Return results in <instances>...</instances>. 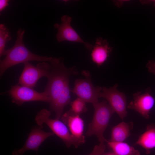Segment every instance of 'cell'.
Listing matches in <instances>:
<instances>
[{
    "label": "cell",
    "instance_id": "14",
    "mask_svg": "<svg viewBox=\"0 0 155 155\" xmlns=\"http://www.w3.org/2000/svg\"><path fill=\"white\" fill-rule=\"evenodd\" d=\"M134 145H139L144 149L147 154L155 148V123L148 125L146 131L139 137Z\"/></svg>",
    "mask_w": 155,
    "mask_h": 155
},
{
    "label": "cell",
    "instance_id": "1",
    "mask_svg": "<svg viewBox=\"0 0 155 155\" xmlns=\"http://www.w3.org/2000/svg\"><path fill=\"white\" fill-rule=\"evenodd\" d=\"M64 59L52 57L46 76L48 81L44 91L49 97L50 108L55 119L61 117L65 107L70 102L69 78L78 73L75 66L67 68Z\"/></svg>",
    "mask_w": 155,
    "mask_h": 155
},
{
    "label": "cell",
    "instance_id": "3",
    "mask_svg": "<svg viewBox=\"0 0 155 155\" xmlns=\"http://www.w3.org/2000/svg\"><path fill=\"white\" fill-rule=\"evenodd\" d=\"M93 105L94 108L93 118L88 125L85 135L88 137L95 135L100 143H104L107 140L104 136V132L115 112L105 100Z\"/></svg>",
    "mask_w": 155,
    "mask_h": 155
},
{
    "label": "cell",
    "instance_id": "15",
    "mask_svg": "<svg viewBox=\"0 0 155 155\" xmlns=\"http://www.w3.org/2000/svg\"><path fill=\"white\" fill-rule=\"evenodd\" d=\"M133 123L132 122H122L112 128L110 141L122 142L131 135L130 131L132 129Z\"/></svg>",
    "mask_w": 155,
    "mask_h": 155
},
{
    "label": "cell",
    "instance_id": "4",
    "mask_svg": "<svg viewBox=\"0 0 155 155\" xmlns=\"http://www.w3.org/2000/svg\"><path fill=\"white\" fill-rule=\"evenodd\" d=\"M51 112L46 109H43L36 115L35 120L38 126L43 127L42 125L46 124L52 132L59 137L69 148L73 145L75 148L78 147L73 137L71 135L67 126L59 119L50 118Z\"/></svg>",
    "mask_w": 155,
    "mask_h": 155
},
{
    "label": "cell",
    "instance_id": "10",
    "mask_svg": "<svg viewBox=\"0 0 155 155\" xmlns=\"http://www.w3.org/2000/svg\"><path fill=\"white\" fill-rule=\"evenodd\" d=\"M151 93L149 88L144 93L140 91L135 93L133 95V100L129 104L127 107L137 112L146 119H149L150 111L155 103L154 98Z\"/></svg>",
    "mask_w": 155,
    "mask_h": 155
},
{
    "label": "cell",
    "instance_id": "18",
    "mask_svg": "<svg viewBox=\"0 0 155 155\" xmlns=\"http://www.w3.org/2000/svg\"><path fill=\"white\" fill-rule=\"evenodd\" d=\"M86 103L82 99L77 98L71 102V108L69 110L75 114L80 115L88 110Z\"/></svg>",
    "mask_w": 155,
    "mask_h": 155
},
{
    "label": "cell",
    "instance_id": "13",
    "mask_svg": "<svg viewBox=\"0 0 155 155\" xmlns=\"http://www.w3.org/2000/svg\"><path fill=\"white\" fill-rule=\"evenodd\" d=\"M113 49L106 40L97 38L91 53L92 61L98 66H100L107 60Z\"/></svg>",
    "mask_w": 155,
    "mask_h": 155
},
{
    "label": "cell",
    "instance_id": "23",
    "mask_svg": "<svg viewBox=\"0 0 155 155\" xmlns=\"http://www.w3.org/2000/svg\"><path fill=\"white\" fill-rule=\"evenodd\" d=\"M102 155H117L113 151H111L108 152H104Z\"/></svg>",
    "mask_w": 155,
    "mask_h": 155
},
{
    "label": "cell",
    "instance_id": "6",
    "mask_svg": "<svg viewBox=\"0 0 155 155\" xmlns=\"http://www.w3.org/2000/svg\"><path fill=\"white\" fill-rule=\"evenodd\" d=\"M13 103L22 105L26 102L41 101L49 102V97L44 91L40 92L33 88L23 86L19 84L12 86L8 91Z\"/></svg>",
    "mask_w": 155,
    "mask_h": 155
},
{
    "label": "cell",
    "instance_id": "11",
    "mask_svg": "<svg viewBox=\"0 0 155 155\" xmlns=\"http://www.w3.org/2000/svg\"><path fill=\"white\" fill-rule=\"evenodd\" d=\"M63 122L67 126L79 147L85 142L83 134L84 124L80 115L73 113L69 110L62 115Z\"/></svg>",
    "mask_w": 155,
    "mask_h": 155
},
{
    "label": "cell",
    "instance_id": "22",
    "mask_svg": "<svg viewBox=\"0 0 155 155\" xmlns=\"http://www.w3.org/2000/svg\"><path fill=\"white\" fill-rule=\"evenodd\" d=\"M142 2V4H152L155 7V0L143 1Z\"/></svg>",
    "mask_w": 155,
    "mask_h": 155
},
{
    "label": "cell",
    "instance_id": "21",
    "mask_svg": "<svg viewBox=\"0 0 155 155\" xmlns=\"http://www.w3.org/2000/svg\"><path fill=\"white\" fill-rule=\"evenodd\" d=\"M9 0H0V12L2 11L5 7L9 5Z\"/></svg>",
    "mask_w": 155,
    "mask_h": 155
},
{
    "label": "cell",
    "instance_id": "17",
    "mask_svg": "<svg viewBox=\"0 0 155 155\" xmlns=\"http://www.w3.org/2000/svg\"><path fill=\"white\" fill-rule=\"evenodd\" d=\"M11 37L10 35L9 29L4 24H0V57L3 55L5 51L6 43L11 40Z\"/></svg>",
    "mask_w": 155,
    "mask_h": 155
},
{
    "label": "cell",
    "instance_id": "19",
    "mask_svg": "<svg viewBox=\"0 0 155 155\" xmlns=\"http://www.w3.org/2000/svg\"><path fill=\"white\" fill-rule=\"evenodd\" d=\"M106 148L104 143H100L94 147L92 152L88 155H102L104 152Z\"/></svg>",
    "mask_w": 155,
    "mask_h": 155
},
{
    "label": "cell",
    "instance_id": "9",
    "mask_svg": "<svg viewBox=\"0 0 155 155\" xmlns=\"http://www.w3.org/2000/svg\"><path fill=\"white\" fill-rule=\"evenodd\" d=\"M71 17L64 15L61 18V23L55 24L54 26L58 32L56 36L57 41L61 42L65 41L78 42L83 44L88 50H92L93 45L88 42H85L80 36L71 25Z\"/></svg>",
    "mask_w": 155,
    "mask_h": 155
},
{
    "label": "cell",
    "instance_id": "5",
    "mask_svg": "<svg viewBox=\"0 0 155 155\" xmlns=\"http://www.w3.org/2000/svg\"><path fill=\"white\" fill-rule=\"evenodd\" d=\"M82 74L85 77V78L76 80L71 91L78 98L82 99L86 102L93 104L98 102V99L100 98V94L102 88L99 86L96 87L93 85L89 71H83Z\"/></svg>",
    "mask_w": 155,
    "mask_h": 155
},
{
    "label": "cell",
    "instance_id": "2",
    "mask_svg": "<svg viewBox=\"0 0 155 155\" xmlns=\"http://www.w3.org/2000/svg\"><path fill=\"white\" fill-rule=\"evenodd\" d=\"M24 33V29H19L14 45L12 47L5 51L3 56L5 57L0 61L1 76L7 69L16 65L30 61L49 62L52 59L51 57L39 56L33 53L28 49L23 42Z\"/></svg>",
    "mask_w": 155,
    "mask_h": 155
},
{
    "label": "cell",
    "instance_id": "7",
    "mask_svg": "<svg viewBox=\"0 0 155 155\" xmlns=\"http://www.w3.org/2000/svg\"><path fill=\"white\" fill-rule=\"evenodd\" d=\"M24 67L19 77L18 84L21 86L33 88L38 80L42 77H46L50 63L42 62L34 66L29 62L23 63Z\"/></svg>",
    "mask_w": 155,
    "mask_h": 155
},
{
    "label": "cell",
    "instance_id": "12",
    "mask_svg": "<svg viewBox=\"0 0 155 155\" xmlns=\"http://www.w3.org/2000/svg\"><path fill=\"white\" fill-rule=\"evenodd\" d=\"M42 128L38 126L32 129L24 146L19 149L13 150L12 153V155H22L25 152L30 150L37 152L43 142L49 137L54 134L53 132L43 131L42 129Z\"/></svg>",
    "mask_w": 155,
    "mask_h": 155
},
{
    "label": "cell",
    "instance_id": "16",
    "mask_svg": "<svg viewBox=\"0 0 155 155\" xmlns=\"http://www.w3.org/2000/svg\"><path fill=\"white\" fill-rule=\"evenodd\" d=\"M108 146L117 155H140V152L127 143L107 140Z\"/></svg>",
    "mask_w": 155,
    "mask_h": 155
},
{
    "label": "cell",
    "instance_id": "8",
    "mask_svg": "<svg viewBox=\"0 0 155 155\" xmlns=\"http://www.w3.org/2000/svg\"><path fill=\"white\" fill-rule=\"evenodd\" d=\"M117 84L109 88H102L100 98H104L120 118L123 119L127 116V100L125 94L117 89Z\"/></svg>",
    "mask_w": 155,
    "mask_h": 155
},
{
    "label": "cell",
    "instance_id": "20",
    "mask_svg": "<svg viewBox=\"0 0 155 155\" xmlns=\"http://www.w3.org/2000/svg\"><path fill=\"white\" fill-rule=\"evenodd\" d=\"M148 71L150 73L155 75V61L151 60L149 61L146 65Z\"/></svg>",
    "mask_w": 155,
    "mask_h": 155
}]
</instances>
